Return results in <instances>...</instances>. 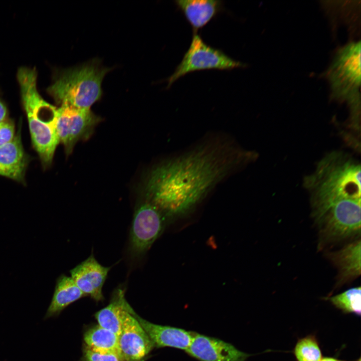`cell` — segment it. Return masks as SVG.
Instances as JSON below:
<instances>
[{
	"label": "cell",
	"instance_id": "20",
	"mask_svg": "<svg viewBox=\"0 0 361 361\" xmlns=\"http://www.w3.org/2000/svg\"><path fill=\"white\" fill-rule=\"evenodd\" d=\"M331 304L344 314L361 315V288H351L340 294L326 297Z\"/></svg>",
	"mask_w": 361,
	"mask_h": 361
},
{
	"label": "cell",
	"instance_id": "17",
	"mask_svg": "<svg viewBox=\"0 0 361 361\" xmlns=\"http://www.w3.org/2000/svg\"><path fill=\"white\" fill-rule=\"evenodd\" d=\"M125 289L117 288L113 293L110 303L95 313L98 325L119 335L122 326V313L128 302L125 297Z\"/></svg>",
	"mask_w": 361,
	"mask_h": 361
},
{
	"label": "cell",
	"instance_id": "3",
	"mask_svg": "<svg viewBox=\"0 0 361 361\" xmlns=\"http://www.w3.org/2000/svg\"><path fill=\"white\" fill-rule=\"evenodd\" d=\"M360 42H351L338 49L325 73L330 87V98L346 102L350 127L360 130Z\"/></svg>",
	"mask_w": 361,
	"mask_h": 361
},
{
	"label": "cell",
	"instance_id": "22",
	"mask_svg": "<svg viewBox=\"0 0 361 361\" xmlns=\"http://www.w3.org/2000/svg\"><path fill=\"white\" fill-rule=\"evenodd\" d=\"M80 361H124L120 355L115 353H99L85 345Z\"/></svg>",
	"mask_w": 361,
	"mask_h": 361
},
{
	"label": "cell",
	"instance_id": "23",
	"mask_svg": "<svg viewBox=\"0 0 361 361\" xmlns=\"http://www.w3.org/2000/svg\"><path fill=\"white\" fill-rule=\"evenodd\" d=\"M15 135V126L12 120L7 119L0 123V146L11 141Z\"/></svg>",
	"mask_w": 361,
	"mask_h": 361
},
{
	"label": "cell",
	"instance_id": "14",
	"mask_svg": "<svg viewBox=\"0 0 361 361\" xmlns=\"http://www.w3.org/2000/svg\"><path fill=\"white\" fill-rule=\"evenodd\" d=\"M29 158L22 141L21 124L14 139L0 146V175L25 184Z\"/></svg>",
	"mask_w": 361,
	"mask_h": 361
},
{
	"label": "cell",
	"instance_id": "12",
	"mask_svg": "<svg viewBox=\"0 0 361 361\" xmlns=\"http://www.w3.org/2000/svg\"><path fill=\"white\" fill-rule=\"evenodd\" d=\"M110 268L100 264L92 253L70 271V277L86 296L99 301L103 299L102 287Z\"/></svg>",
	"mask_w": 361,
	"mask_h": 361
},
{
	"label": "cell",
	"instance_id": "7",
	"mask_svg": "<svg viewBox=\"0 0 361 361\" xmlns=\"http://www.w3.org/2000/svg\"><path fill=\"white\" fill-rule=\"evenodd\" d=\"M361 199H347L328 208L316 221L322 241H342L360 234Z\"/></svg>",
	"mask_w": 361,
	"mask_h": 361
},
{
	"label": "cell",
	"instance_id": "2",
	"mask_svg": "<svg viewBox=\"0 0 361 361\" xmlns=\"http://www.w3.org/2000/svg\"><path fill=\"white\" fill-rule=\"evenodd\" d=\"M360 174V162L344 151L328 152L318 162L303 180L315 220L340 201L361 199Z\"/></svg>",
	"mask_w": 361,
	"mask_h": 361
},
{
	"label": "cell",
	"instance_id": "18",
	"mask_svg": "<svg viewBox=\"0 0 361 361\" xmlns=\"http://www.w3.org/2000/svg\"><path fill=\"white\" fill-rule=\"evenodd\" d=\"M85 296H86L71 277L61 275L57 279L54 295L45 318L58 314L70 304Z\"/></svg>",
	"mask_w": 361,
	"mask_h": 361
},
{
	"label": "cell",
	"instance_id": "8",
	"mask_svg": "<svg viewBox=\"0 0 361 361\" xmlns=\"http://www.w3.org/2000/svg\"><path fill=\"white\" fill-rule=\"evenodd\" d=\"M164 216L153 204L145 200L134 211L130 232L129 251L139 258L159 237L164 228Z\"/></svg>",
	"mask_w": 361,
	"mask_h": 361
},
{
	"label": "cell",
	"instance_id": "15",
	"mask_svg": "<svg viewBox=\"0 0 361 361\" xmlns=\"http://www.w3.org/2000/svg\"><path fill=\"white\" fill-rule=\"evenodd\" d=\"M338 270L336 287H340L360 275V241H355L342 249L327 254Z\"/></svg>",
	"mask_w": 361,
	"mask_h": 361
},
{
	"label": "cell",
	"instance_id": "5",
	"mask_svg": "<svg viewBox=\"0 0 361 361\" xmlns=\"http://www.w3.org/2000/svg\"><path fill=\"white\" fill-rule=\"evenodd\" d=\"M109 71L96 61L68 69L48 88V92L61 105L90 109L101 97L102 81Z\"/></svg>",
	"mask_w": 361,
	"mask_h": 361
},
{
	"label": "cell",
	"instance_id": "10",
	"mask_svg": "<svg viewBox=\"0 0 361 361\" xmlns=\"http://www.w3.org/2000/svg\"><path fill=\"white\" fill-rule=\"evenodd\" d=\"M128 303L122 313L118 335L119 352L124 361H141L154 347L137 320L128 311Z\"/></svg>",
	"mask_w": 361,
	"mask_h": 361
},
{
	"label": "cell",
	"instance_id": "11",
	"mask_svg": "<svg viewBox=\"0 0 361 361\" xmlns=\"http://www.w3.org/2000/svg\"><path fill=\"white\" fill-rule=\"evenodd\" d=\"M185 351L199 361H245L252 355L230 343L197 332Z\"/></svg>",
	"mask_w": 361,
	"mask_h": 361
},
{
	"label": "cell",
	"instance_id": "21",
	"mask_svg": "<svg viewBox=\"0 0 361 361\" xmlns=\"http://www.w3.org/2000/svg\"><path fill=\"white\" fill-rule=\"evenodd\" d=\"M293 353L296 361H320L322 358L319 341L312 333L297 340Z\"/></svg>",
	"mask_w": 361,
	"mask_h": 361
},
{
	"label": "cell",
	"instance_id": "25",
	"mask_svg": "<svg viewBox=\"0 0 361 361\" xmlns=\"http://www.w3.org/2000/svg\"><path fill=\"white\" fill-rule=\"evenodd\" d=\"M320 361H346L342 360L336 357H331V356H325L322 357Z\"/></svg>",
	"mask_w": 361,
	"mask_h": 361
},
{
	"label": "cell",
	"instance_id": "16",
	"mask_svg": "<svg viewBox=\"0 0 361 361\" xmlns=\"http://www.w3.org/2000/svg\"><path fill=\"white\" fill-rule=\"evenodd\" d=\"M175 5L193 29L194 32L208 24L223 8V2L214 0H179Z\"/></svg>",
	"mask_w": 361,
	"mask_h": 361
},
{
	"label": "cell",
	"instance_id": "1",
	"mask_svg": "<svg viewBox=\"0 0 361 361\" xmlns=\"http://www.w3.org/2000/svg\"><path fill=\"white\" fill-rule=\"evenodd\" d=\"M228 140H216L157 166L145 186L146 200L164 215L192 209L244 160L245 155Z\"/></svg>",
	"mask_w": 361,
	"mask_h": 361
},
{
	"label": "cell",
	"instance_id": "9",
	"mask_svg": "<svg viewBox=\"0 0 361 361\" xmlns=\"http://www.w3.org/2000/svg\"><path fill=\"white\" fill-rule=\"evenodd\" d=\"M99 121L90 109H79L66 104L57 109L56 132L67 155L72 152L78 141L89 137Z\"/></svg>",
	"mask_w": 361,
	"mask_h": 361
},
{
	"label": "cell",
	"instance_id": "13",
	"mask_svg": "<svg viewBox=\"0 0 361 361\" xmlns=\"http://www.w3.org/2000/svg\"><path fill=\"white\" fill-rule=\"evenodd\" d=\"M128 311L137 320L154 346L170 347L186 350L190 345L194 332L170 326L154 324L140 317L129 305Z\"/></svg>",
	"mask_w": 361,
	"mask_h": 361
},
{
	"label": "cell",
	"instance_id": "4",
	"mask_svg": "<svg viewBox=\"0 0 361 361\" xmlns=\"http://www.w3.org/2000/svg\"><path fill=\"white\" fill-rule=\"evenodd\" d=\"M21 92L33 145L45 168L52 164L59 143L56 129L57 109L43 99L34 83L23 85Z\"/></svg>",
	"mask_w": 361,
	"mask_h": 361
},
{
	"label": "cell",
	"instance_id": "6",
	"mask_svg": "<svg viewBox=\"0 0 361 361\" xmlns=\"http://www.w3.org/2000/svg\"><path fill=\"white\" fill-rule=\"evenodd\" d=\"M245 67V64L232 59L221 50L206 44L197 32H194L190 46L182 61L167 79V88H169L179 78L196 71L230 70Z\"/></svg>",
	"mask_w": 361,
	"mask_h": 361
},
{
	"label": "cell",
	"instance_id": "19",
	"mask_svg": "<svg viewBox=\"0 0 361 361\" xmlns=\"http://www.w3.org/2000/svg\"><path fill=\"white\" fill-rule=\"evenodd\" d=\"M85 346L99 353L120 354L118 335L101 326H94L84 334Z\"/></svg>",
	"mask_w": 361,
	"mask_h": 361
},
{
	"label": "cell",
	"instance_id": "24",
	"mask_svg": "<svg viewBox=\"0 0 361 361\" xmlns=\"http://www.w3.org/2000/svg\"><path fill=\"white\" fill-rule=\"evenodd\" d=\"M8 111L5 105L0 101V123L8 119Z\"/></svg>",
	"mask_w": 361,
	"mask_h": 361
}]
</instances>
